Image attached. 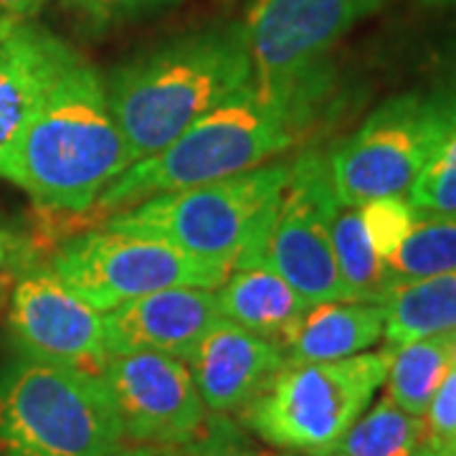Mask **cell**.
Returning <instances> with one entry per match:
<instances>
[{
  "label": "cell",
  "mask_w": 456,
  "mask_h": 456,
  "mask_svg": "<svg viewBox=\"0 0 456 456\" xmlns=\"http://www.w3.org/2000/svg\"><path fill=\"white\" fill-rule=\"evenodd\" d=\"M134 163L114 119L107 82L74 51L23 132L3 178L36 206L82 216Z\"/></svg>",
  "instance_id": "1"
},
{
  "label": "cell",
  "mask_w": 456,
  "mask_h": 456,
  "mask_svg": "<svg viewBox=\"0 0 456 456\" xmlns=\"http://www.w3.org/2000/svg\"><path fill=\"white\" fill-rule=\"evenodd\" d=\"M254 84L244 26L185 33L122 64L107 82L134 160L170 145L200 117Z\"/></svg>",
  "instance_id": "2"
},
{
  "label": "cell",
  "mask_w": 456,
  "mask_h": 456,
  "mask_svg": "<svg viewBox=\"0 0 456 456\" xmlns=\"http://www.w3.org/2000/svg\"><path fill=\"white\" fill-rule=\"evenodd\" d=\"M307 125L310 119L264 99L251 84L193 122L170 145L134 160L82 218L99 226L150 198L254 170L289 150Z\"/></svg>",
  "instance_id": "3"
},
{
  "label": "cell",
  "mask_w": 456,
  "mask_h": 456,
  "mask_svg": "<svg viewBox=\"0 0 456 456\" xmlns=\"http://www.w3.org/2000/svg\"><path fill=\"white\" fill-rule=\"evenodd\" d=\"M122 441L102 375L26 355L0 375V456H114Z\"/></svg>",
  "instance_id": "4"
},
{
  "label": "cell",
  "mask_w": 456,
  "mask_h": 456,
  "mask_svg": "<svg viewBox=\"0 0 456 456\" xmlns=\"http://www.w3.org/2000/svg\"><path fill=\"white\" fill-rule=\"evenodd\" d=\"M294 160L264 163L254 170L206 185L150 198L99 226L170 241L198 259L233 266L261 256L264 233Z\"/></svg>",
  "instance_id": "5"
},
{
  "label": "cell",
  "mask_w": 456,
  "mask_h": 456,
  "mask_svg": "<svg viewBox=\"0 0 456 456\" xmlns=\"http://www.w3.org/2000/svg\"><path fill=\"white\" fill-rule=\"evenodd\" d=\"M391 347L327 362H284L241 411L244 424L277 449L327 456L386 383Z\"/></svg>",
  "instance_id": "6"
},
{
  "label": "cell",
  "mask_w": 456,
  "mask_h": 456,
  "mask_svg": "<svg viewBox=\"0 0 456 456\" xmlns=\"http://www.w3.org/2000/svg\"><path fill=\"white\" fill-rule=\"evenodd\" d=\"M383 0H254L244 33L254 89L312 119L330 92V51Z\"/></svg>",
  "instance_id": "7"
},
{
  "label": "cell",
  "mask_w": 456,
  "mask_h": 456,
  "mask_svg": "<svg viewBox=\"0 0 456 456\" xmlns=\"http://www.w3.org/2000/svg\"><path fill=\"white\" fill-rule=\"evenodd\" d=\"M456 125V89L386 99L330 158V178L345 206L408 196Z\"/></svg>",
  "instance_id": "8"
},
{
  "label": "cell",
  "mask_w": 456,
  "mask_h": 456,
  "mask_svg": "<svg viewBox=\"0 0 456 456\" xmlns=\"http://www.w3.org/2000/svg\"><path fill=\"white\" fill-rule=\"evenodd\" d=\"M49 266L99 312L175 287L216 289L231 272L228 264L198 259L163 239L107 226L84 228L64 241Z\"/></svg>",
  "instance_id": "9"
},
{
  "label": "cell",
  "mask_w": 456,
  "mask_h": 456,
  "mask_svg": "<svg viewBox=\"0 0 456 456\" xmlns=\"http://www.w3.org/2000/svg\"><path fill=\"white\" fill-rule=\"evenodd\" d=\"M335 206L338 193L327 158L305 152L294 160L264 233L261 259L310 305L347 299L332 246Z\"/></svg>",
  "instance_id": "10"
},
{
  "label": "cell",
  "mask_w": 456,
  "mask_h": 456,
  "mask_svg": "<svg viewBox=\"0 0 456 456\" xmlns=\"http://www.w3.org/2000/svg\"><path fill=\"white\" fill-rule=\"evenodd\" d=\"M11 338L26 358L102 375L110 358L104 312L94 310L49 266L23 264L11 289Z\"/></svg>",
  "instance_id": "11"
},
{
  "label": "cell",
  "mask_w": 456,
  "mask_h": 456,
  "mask_svg": "<svg viewBox=\"0 0 456 456\" xmlns=\"http://www.w3.org/2000/svg\"><path fill=\"white\" fill-rule=\"evenodd\" d=\"M102 380L132 444L185 446L208 416L185 360L163 353H114Z\"/></svg>",
  "instance_id": "12"
},
{
  "label": "cell",
  "mask_w": 456,
  "mask_h": 456,
  "mask_svg": "<svg viewBox=\"0 0 456 456\" xmlns=\"http://www.w3.org/2000/svg\"><path fill=\"white\" fill-rule=\"evenodd\" d=\"M203 406L211 413L244 411L284 365L281 345L218 317L185 358Z\"/></svg>",
  "instance_id": "13"
},
{
  "label": "cell",
  "mask_w": 456,
  "mask_h": 456,
  "mask_svg": "<svg viewBox=\"0 0 456 456\" xmlns=\"http://www.w3.org/2000/svg\"><path fill=\"white\" fill-rule=\"evenodd\" d=\"M218 317L216 289L175 287L145 294L104 312L107 350L110 355L147 350L185 360Z\"/></svg>",
  "instance_id": "14"
},
{
  "label": "cell",
  "mask_w": 456,
  "mask_h": 456,
  "mask_svg": "<svg viewBox=\"0 0 456 456\" xmlns=\"http://www.w3.org/2000/svg\"><path fill=\"white\" fill-rule=\"evenodd\" d=\"M71 56L69 44L33 20L0 26V178Z\"/></svg>",
  "instance_id": "15"
},
{
  "label": "cell",
  "mask_w": 456,
  "mask_h": 456,
  "mask_svg": "<svg viewBox=\"0 0 456 456\" xmlns=\"http://www.w3.org/2000/svg\"><path fill=\"white\" fill-rule=\"evenodd\" d=\"M216 302L221 317L279 345L289 340L312 307L261 256L236 261L224 284L216 287Z\"/></svg>",
  "instance_id": "16"
},
{
  "label": "cell",
  "mask_w": 456,
  "mask_h": 456,
  "mask_svg": "<svg viewBox=\"0 0 456 456\" xmlns=\"http://www.w3.org/2000/svg\"><path fill=\"white\" fill-rule=\"evenodd\" d=\"M386 312L380 302L312 305L289 340L281 345L284 362H327L368 353L383 338Z\"/></svg>",
  "instance_id": "17"
},
{
  "label": "cell",
  "mask_w": 456,
  "mask_h": 456,
  "mask_svg": "<svg viewBox=\"0 0 456 456\" xmlns=\"http://www.w3.org/2000/svg\"><path fill=\"white\" fill-rule=\"evenodd\" d=\"M386 347L446 335L456 330V272L391 284L383 299Z\"/></svg>",
  "instance_id": "18"
},
{
  "label": "cell",
  "mask_w": 456,
  "mask_h": 456,
  "mask_svg": "<svg viewBox=\"0 0 456 456\" xmlns=\"http://www.w3.org/2000/svg\"><path fill=\"white\" fill-rule=\"evenodd\" d=\"M452 370V332L393 347L386 395L411 416H424L441 380Z\"/></svg>",
  "instance_id": "19"
},
{
  "label": "cell",
  "mask_w": 456,
  "mask_h": 456,
  "mask_svg": "<svg viewBox=\"0 0 456 456\" xmlns=\"http://www.w3.org/2000/svg\"><path fill=\"white\" fill-rule=\"evenodd\" d=\"M332 246L350 302H380L388 289L386 261L378 256L358 206L338 200L332 211Z\"/></svg>",
  "instance_id": "20"
},
{
  "label": "cell",
  "mask_w": 456,
  "mask_h": 456,
  "mask_svg": "<svg viewBox=\"0 0 456 456\" xmlns=\"http://www.w3.org/2000/svg\"><path fill=\"white\" fill-rule=\"evenodd\" d=\"M421 446H426L424 416H411L383 395L327 456H413Z\"/></svg>",
  "instance_id": "21"
},
{
  "label": "cell",
  "mask_w": 456,
  "mask_h": 456,
  "mask_svg": "<svg viewBox=\"0 0 456 456\" xmlns=\"http://www.w3.org/2000/svg\"><path fill=\"white\" fill-rule=\"evenodd\" d=\"M456 272V213L419 211L403 244L386 261L388 287Z\"/></svg>",
  "instance_id": "22"
},
{
  "label": "cell",
  "mask_w": 456,
  "mask_h": 456,
  "mask_svg": "<svg viewBox=\"0 0 456 456\" xmlns=\"http://www.w3.org/2000/svg\"><path fill=\"white\" fill-rule=\"evenodd\" d=\"M419 211L456 213V125L408 191Z\"/></svg>",
  "instance_id": "23"
},
{
  "label": "cell",
  "mask_w": 456,
  "mask_h": 456,
  "mask_svg": "<svg viewBox=\"0 0 456 456\" xmlns=\"http://www.w3.org/2000/svg\"><path fill=\"white\" fill-rule=\"evenodd\" d=\"M173 0H59L61 11L84 33H110L119 26L152 16Z\"/></svg>",
  "instance_id": "24"
},
{
  "label": "cell",
  "mask_w": 456,
  "mask_h": 456,
  "mask_svg": "<svg viewBox=\"0 0 456 456\" xmlns=\"http://www.w3.org/2000/svg\"><path fill=\"white\" fill-rule=\"evenodd\" d=\"M365 231L373 241L378 256L388 261L393 251L403 244L408 231L413 228L419 218V208L403 196L395 198H375L358 206Z\"/></svg>",
  "instance_id": "25"
},
{
  "label": "cell",
  "mask_w": 456,
  "mask_h": 456,
  "mask_svg": "<svg viewBox=\"0 0 456 456\" xmlns=\"http://www.w3.org/2000/svg\"><path fill=\"white\" fill-rule=\"evenodd\" d=\"M188 456H264L228 413H211L185 446Z\"/></svg>",
  "instance_id": "26"
},
{
  "label": "cell",
  "mask_w": 456,
  "mask_h": 456,
  "mask_svg": "<svg viewBox=\"0 0 456 456\" xmlns=\"http://www.w3.org/2000/svg\"><path fill=\"white\" fill-rule=\"evenodd\" d=\"M426 446H444L456 439V368L441 380L439 391L424 413Z\"/></svg>",
  "instance_id": "27"
},
{
  "label": "cell",
  "mask_w": 456,
  "mask_h": 456,
  "mask_svg": "<svg viewBox=\"0 0 456 456\" xmlns=\"http://www.w3.org/2000/svg\"><path fill=\"white\" fill-rule=\"evenodd\" d=\"M23 269V251L11 233L0 231V305L11 294L18 274Z\"/></svg>",
  "instance_id": "28"
},
{
  "label": "cell",
  "mask_w": 456,
  "mask_h": 456,
  "mask_svg": "<svg viewBox=\"0 0 456 456\" xmlns=\"http://www.w3.org/2000/svg\"><path fill=\"white\" fill-rule=\"evenodd\" d=\"M49 0H0V26L33 20Z\"/></svg>",
  "instance_id": "29"
},
{
  "label": "cell",
  "mask_w": 456,
  "mask_h": 456,
  "mask_svg": "<svg viewBox=\"0 0 456 456\" xmlns=\"http://www.w3.org/2000/svg\"><path fill=\"white\" fill-rule=\"evenodd\" d=\"M114 456H188L183 446H160V444H132L119 449Z\"/></svg>",
  "instance_id": "30"
},
{
  "label": "cell",
  "mask_w": 456,
  "mask_h": 456,
  "mask_svg": "<svg viewBox=\"0 0 456 456\" xmlns=\"http://www.w3.org/2000/svg\"><path fill=\"white\" fill-rule=\"evenodd\" d=\"M413 456H452V454H446V452H441V449H434V446H421V449H419Z\"/></svg>",
  "instance_id": "31"
},
{
  "label": "cell",
  "mask_w": 456,
  "mask_h": 456,
  "mask_svg": "<svg viewBox=\"0 0 456 456\" xmlns=\"http://www.w3.org/2000/svg\"><path fill=\"white\" fill-rule=\"evenodd\" d=\"M426 5H436V8H449V5H456V0H421Z\"/></svg>",
  "instance_id": "32"
},
{
  "label": "cell",
  "mask_w": 456,
  "mask_h": 456,
  "mask_svg": "<svg viewBox=\"0 0 456 456\" xmlns=\"http://www.w3.org/2000/svg\"><path fill=\"white\" fill-rule=\"evenodd\" d=\"M434 449H441V452H446V454L456 456V439L449 441V444H444V446H434Z\"/></svg>",
  "instance_id": "33"
},
{
  "label": "cell",
  "mask_w": 456,
  "mask_h": 456,
  "mask_svg": "<svg viewBox=\"0 0 456 456\" xmlns=\"http://www.w3.org/2000/svg\"><path fill=\"white\" fill-rule=\"evenodd\" d=\"M452 368H456V330L452 332Z\"/></svg>",
  "instance_id": "34"
},
{
  "label": "cell",
  "mask_w": 456,
  "mask_h": 456,
  "mask_svg": "<svg viewBox=\"0 0 456 456\" xmlns=\"http://www.w3.org/2000/svg\"><path fill=\"white\" fill-rule=\"evenodd\" d=\"M454 89H456V66H454Z\"/></svg>",
  "instance_id": "35"
}]
</instances>
